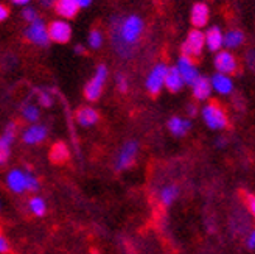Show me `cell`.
Segmentation results:
<instances>
[{
	"instance_id": "2e32d148",
	"label": "cell",
	"mask_w": 255,
	"mask_h": 254,
	"mask_svg": "<svg viewBox=\"0 0 255 254\" xmlns=\"http://www.w3.org/2000/svg\"><path fill=\"white\" fill-rule=\"evenodd\" d=\"M206 47L210 52L218 53L224 47V33L218 27H210L206 31Z\"/></svg>"
},
{
	"instance_id": "30bf717a",
	"label": "cell",
	"mask_w": 255,
	"mask_h": 254,
	"mask_svg": "<svg viewBox=\"0 0 255 254\" xmlns=\"http://www.w3.org/2000/svg\"><path fill=\"white\" fill-rule=\"evenodd\" d=\"M48 33L52 42L56 44H67L72 37V27L67 20H53L48 25Z\"/></svg>"
},
{
	"instance_id": "8d00e7d4",
	"label": "cell",
	"mask_w": 255,
	"mask_h": 254,
	"mask_svg": "<svg viewBox=\"0 0 255 254\" xmlns=\"http://www.w3.org/2000/svg\"><path fill=\"white\" fill-rule=\"evenodd\" d=\"M11 2L12 3H14L16 6H28L30 5V2H31V0H11Z\"/></svg>"
},
{
	"instance_id": "83f0119b",
	"label": "cell",
	"mask_w": 255,
	"mask_h": 254,
	"mask_svg": "<svg viewBox=\"0 0 255 254\" xmlns=\"http://www.w3.org/2000/svg\"><path fill=\"white\" fill-rule=\"evenodd\" d=\"M22 17H23V20L27 22V23H33V22H36L37 19V12H36V9L34 8H31V6H25L23 8V11H22Z\"/></svg>"
},
{
	"instance_id": "ffe728a7",
	"label": "cell",
	"mask_w": 255,
	"mask_h": 254,
	"mask_svg": "<svg viewBox=\"0 0 255 254\" xmlns=\"http://www.w3.org/2000/svg\"><path fill=\"white\" fill-rule=\"evenodd\" d=\"M56 12L62 19H72L76 16L80 6L76 3V0H58L56 2Z\"/></svg>"
},
{
	"instance_id": "f546056e",
	"label": "cell",
	"mask_w": 255,
	"mask_h": 254,
	"mask_svg": "<svg viewBox=\"0 0 255 254\" xmlns=\"http://www.w3.org/2000/svg\"><path fill=\"white\" fill-rule=\"evenodd\" d=\"M116 83H117V87H119V91H120V92H126V91H128V81H126V78H125V75L117 73Z\"/></svg>"
},
{
	"instance_id": "5b68a950",
	"label": "cell",
	"mask_w": 255,
	"mask_h": 254,
	"mask_svg": "<svg viewBox=\"0 0 255 254\" xmlns=\"http://www.w3.org/2000/svg\"><path fill=\"white\" fill-rule=\"evenodd\" d=\"M168 70H170V67L167 64H163V62H159V64H156L151 69V72L146 77V81H145V87L151 95H157L165 87Z\"/></svg>"
},
{
	"instance_id": "ba28073f",
	"label": "cell",
	"mask_w": 255,
	"mask_h": 254,
	"mask_svg": "<svg viewBox=\"0 0 255 254\" xmlns=\"http://www.w3.org/2000/svg\"><path fill=\"white\" fill-rule=\"evenodd\" d=\"M138 153V145L135 141H128L123 144V147L119 150L117 153V158H116V170H126L129 169L134 161H135V156Z\"/></svg>"
},
{
	"instance_id": "484cf974",
	"label": "cell",
	"mask_w": 255,
	"mask_h": 254,
	"mask_svg": "<svg viewBox=\"0 0 255 254\" xmlns=\"http://www.w3.org/2000/svg\"><path fill=\"white\" fill-rule=\"evenodd\" d=\"M22 117L33 125V123H36L37 120H39L41 111H39V108H37L36 105L27 103V105H23V108H22Z\"/></svg>"
},
{
	"instance_id": "1f68e13d",
	"label": "cell",
	"mask_w": 255,
	"mask_h": 254,
	"mask_svg": "<svg viewBox=\"0 0 255 254\" xmlns=\"http://www.w3.org/2000/svg\"><path fill=\"white\" fill-rule=\"evenodd\" d=\"M246 245H248L249 250H254L255 248V230H252L248 234V237H246Z\"/></svg>"
},
{
	"instance_id": "60d3db41",
	"label": "cell",
	"mask_w": 255,
	"mask_h": 254,
	"mask_svg": "<svg viewBox=\"0 0 255 254\" xmlns=\"http://www.w3.org/2000/svg\"><path fill=\"white\" fill-rule=\"evenodd\" d=\"M224 142H226L224 139H220V141H218V145H220V147H223V145H224Z\"/></svg>"
},
{
	"instance_id": "74e56055",
	"label": "cell",
	"mask_w": 255,
	"mask_h": 254,
	"mask_svg": "<svg viewBox=\"0 0 255 254\" xmlns=\"http://www.w3.org/2000/svg\"><path fill=\"white\" fill-rule=\"evenodd\" d=\"M76 3H78L80 8H87V6H91L92 0H76Z\"/></svg>"
},
{
	"instance_id": "8992f818",
	"label": "cell",
	"mask_w": 255,
	"mask_h": 254,
	"mask_svg": "<svg viewBox=\"0 0 255 254\" xmlns=\"http://www.w3.org/2000/svg\"><path fill=\"white\" fill-rule=\"evenodd\" d=\"M25 39L37 47H47L52 39H50L48 27L42 19H37L33 23H28L27 30H25Z\"/></svg>"
},
{
	"instance_id": "d4e9b609",
	"label": "cell",
	"mask_w": 255,
	"mask_h": 254,
	"mask_svg": "<svg viewBox=\"0 0 255 254\" xmlns=\"http://www.w3.org/2000/svg\"><path fill=\"white\" fill-rule=\"evenodd\" d=\"M28 209L33 215L36 217H42L47 212V205H45V200L41 197H31L28 200Z\"/></svg>"
},
{
	"instance_id": "f35d334b",
	"label": "cell",
	"mask_w": 255,
	"mask_h": 254,
	"mask_svg": "<svg viewBox=\"0 0 255 254\" xmlns=\"http://www.w3.org/2000/svg\"><path fill=\"white\" fill-rule=\"evenodd\" d=\"M195 111H196V108H195L193 105H190V106H188V114H191V116H195V114H196Z\"/></svg>"
},
{
	"instance_id": "ac0fdd59",
	"label": "cell",
	"mask_w": 255,
	"mask_h": 254,
	"mask_svg": "<svg viewBox=\"0 0 255 254\" xmlns=\"http://www.w3.org/2000/svg\"><path fill=\"white\" fill-rule=\"evenodd\" d=\"M76 123H78L80 126H83V128H91V126H94L97 122H98V112L91 108V106H83L80 108L78 111H76Z\"/></svg>"
},
{
	"instance_id": "e575fe53",
	"label": "cell",
	"mask_w": 255,
	"mask_h": 254,
	"mask_svg": "<svg viewBox=\"0 0 255 254\" xmlns=\"http://www.w3.org/2000/svg\"><path fill=\"white\" fill-rule=\"evenodd\" d=\"M248 62H249L251 69L255 70V50H254V52H249L248 53Z\"/></svg>"
},
{
	"instance_id": "52a82bcc",
	"label": "cell",
	"mask_w": 255,
	"mask_h": 254,
	"mask_svg": "<svg viewBox=\"0 0 255 254\" xmlns=\"http://www.w3.org/2000/svg\"><path fill=\"white\" fill-rule=\"evenodd\" d=\"M204 45H206V33L195 28L187 36L185 42L182 44V55L188 58H196L202 53Z\"/></svg>"
},
{
	"instance_id": "5bb4252c",
	"label": "cell",
	"mask_w": 255,
	"mask_h": 254,
	"mask_svg": "<svg viewBox=\"0 0 255 254\" xmlns=\"http://www.w3.org/2000/svg\"><path fill=\"white\" fill-rule=\"evenodd\" d=\"M210 81H212L213 91L220 95H229L234 91V81L231 78V75H224V73L216 72L210 78Z\"/></svg>"
},
{
	"instance_id": "277c9868",
	"label": "cell",
	"mask_w": 255,
	"mask_h": 254,
	"mask_svg": "<svg viewBox=\"0 0 255 254\" xmlns=\"http://www.w3.org/2000/svg\"><path fill=\"white\" fill-rule=\"evenodd\" d=\"M106 78H108V67L105 64H100L94 73V77L84 86V97L89 101H95L100 98L101 92H103Z\"/></svg>"
},
{
	"instance_id": "ab89813d",
	"label": "cell",
	"mask_w": 255,
	"mask_h": 254,
	"mask_svg": "<svg viewBox=\"0 0 255 254\" xmlns=\"http://www.w3.org/2000/svg\"><path fill=\"white\" fill-rule=\"evenodd\" d=\"M75 52H76V53H83V47H81V45H76V47H75Z\"/></svg>"
},
{
	"instance_id": "44dd1931",
	"label": "cell",
	"mask_w": 255,
	"mask_h": 254,
	"mask_svg": "<svg viewBox=\"0 0 255 254\" xmlns=\"http://www.w3.org/2000/svg\"><path fill=\"white\" fill-rule=\"evenodd\" d=\"M185 86V81L182 78V75L177 70V67H170L168 75H167V81H165V87L168 89L170 92H179L181 89Z\"/></svg>"
},
{
	"instance_id": "9c48e42d",
	"label": "cell",
	"mask_w": 255,
	"mask_h": 254,
	"mask_svg": "<svg viewBox=\"0 0 255 254\" xmlns=\"http://www.w3.org/2000/svg\"><path fill=\"white\" fill-rule=\"evenodd\" d=\"M213 64H215V69L216 72L220 73H224V75H232L237 72V67H238V62H237V58L229 52V50H221L215 55V59H213Z\"/></svg>"
},
{
	"instance_id": "7a4b0ae2",
	"label": "cell",
	"mask_w": 255,
	"mask_h": 254,
	"mask_svg": "<svg viewBox=\"0 0 255 254\" xmlns=\"http://www.w3.org/2000/svg\"><path fill=\"white\" fill-rule=\"evenodd\" d=\"M5 184L12 194L22 195L23 192H37L39 180L31 172H23L20 169H12L6 173Z\"/></svg>"
},
{
	"instance_id": "7c38bea8",
	"label": "cell",
	"mask_w": 255,
	"mask_h": 254,
	"mask_svg": "<svg viewBox=\"0 0 255 254\" xmlns=\"http://www.w3.org/2000/svg\"><path fill=\"white\" fill-rule=\"evenodd\" d=\"M47 126L45 125H39V123H33L28 128H25L22 133V142L27 145H37L44 142L47 139Z\"/></svg>"
},
{
	"instance_id": "8fae6325",
	"label": "cell",
	"mask_w": 255,
	"mask_h": 254,
	"mask_svg": "<svg viewBox=\"0 0 255 254\" xmlns=\"http://www.w3.org/2000/svg\"><path fill=\"white\" fill-rule=\"evenodd\" d=\"M177 70H179V73L182 75V78L185 81V84L191 86L193 84L201 75H199V70L196 67V64L193 62V58H188L185 55L179 56V59H177V64H176Z\"/></svg>"
},
{
	"instance_id": "4fadbf2b",
	"label": "cell",
	"mask_w": 255,
	"mask_h": 254,
	"mask_svg": "<svg viewBox=\"0 0 255 254\" xmlns=\"http://www.w3.org/2000/svg\"><path fill=\"white\" fill-rule=\"evenodd\" d=\"M16 139V123H8L0 137V164H5L11 153V145Z\"/></svg>"
},
{
	"instance_id": "836d02e7",
	"label": "cell",
	"mask_w": 255,
	"mask_h": 254,
	"mask_svg": "<svg viewBox=\"0 0 255 254\" xmlns=\"http://www.w3.org/2000/svg\"><path fill=\"white\" fill-rule=\"evenodd\" d=\"M8 16H9V11H8V8H6L5 5H0V20L5 22V20L8 19Z\"/></svg>"
},
{
	"instance_id": "4316f807",
	"label": "cell",
	"mask_w": 255,
	"mask_h": 254,
	"mask_svg": "<svg viewBox=\"0 0 255 254\" xmlns=\"http://www.w3.org/2000/svg\"><path fill=\"white\" fill-rule=\"evenodd\" d=\"M103 34L98 30H91L89 31V36H87V45L91 47L92 50H98L101 45H103Z\"/></svg>"
},
{
	"instance_id": "d590c367",
	"label": "cell",
	"mask_w": 255,
	"mask_h": 254,
	"mask_svg": "<svg viewBox=\"0 0 255 254\" xmlns=\"http://www.w3.org/2000/svg\"><path fill=\"white\" fill-rule=\"evenodd\" d=\"M41 5L45 6V8H52V6H56V2L58 0H39Z\"/></svg>"
},
{
	"instance_id": "d6a6232c",
	"label": "cell",
	"mask_w": 255,
	"mask_h": 254,
	"mask_svg": "<svg viewBox=\"0 0 255 254\" xmlns=\"http://www.w3.org/2000/svg\"><path fill=\"white\" fill-rule=\"evenodd\" d=\"M8 250H9V245H8L6 237L5 236H0V253L5 254V253H8Z\"/></svg>"
},
{
	"instance_id": "6da1fadb",
	"label": "cell",
	"mask_w": 255,
	"mask_h": 254,
	"mask_svg": "<svg viewBox=\"0 0 255 254\" xmlns=\"http://www.w3.org/2000/svg\"><path fill=\"white\" fill-rule=\"evenodd\" d=\"M143 30L145 23L137 14H129L114 20L111 27V42L116 53L122 58H129L135 45L142 39Z\"/></svg>"
},
{
	"instance_id": "cb8c5ba5",
	"label": "cell",
	"mask_w": 255,
	"mask_h": 254,
	"mask_svg": "<svg viewBox=\"0 0 255 254\" xmlns=\"http://www.w3.org/2000/svg\"><path fill=\"white\" fill-rule=\"evenodd\" d=\"M243 41H245V36L240 30H229L227 33H224V48L227 50L240 47L243 44Z\"/></svg>"
},
{
	"instance_id": "f1b7e54d",
	"label": "cell",
	"mask_w": 255,
	"mask_h": 254,
	"mask_svg": "<svg viewBox=\"0 0 255 254\" xmlns=\"http://www.w3.org/2000/svg\"><path fill=\"white\" fill-rule=\"evenodd\" d=\"M37 100H39V105L44 106V108H50V106H52V103H53L52 95H50L47 91H41L39 95H37Z\"/></svg>"
},
{
	"instance_id": "3957f363",
	"label": "cell",
	"mask_w": 255,
	"mask_h": 254,
	"mask_svg": "<svg viewBox=\"0 0 255 254\" xmlns=\"http://www.w3.org/2000/svg\"><path fill=\"white\" fill-rule=\"evenodd\" d=\"M201 117L210 130L221 131L227 126V116L218 103H207L201 109Z\"/></svg>"
},
{
	"instance_id": "4dcf8cb0",
	"label": "cell",
	"mask_w": 255,
	"mask_h": 254,
	"mask_svg": "<svg viewBox=\"0 0 255 254\" xmlns=\"http://www.w3.org/2000/svg\"><path fill=\"white\" fill-rule=\"evenodd\" d=\"M245 201H246V208H248L249 214L255 219V195H246Z\"/></svg>"
},
{
	"instance_id": "7402d4cb",
	"label": "cell",
	"mask_w": 255,
	"mask_h": 254,
	"mask_svg": "<svg viewBox=\"0 0 255 254\" xmlns=\"http://www.w3.org/2000/svg\"><path fill=\"white\" fill-rule=\"evenodd\" d=\"M70 156L69 147L64 142H56L52 148H50V161L55 164H62L66 162Z\"/></svg>"
},
{
	"instance_id": "d6986e66",
	"label": "cell",
	"mask_w": 255,
	"mask_h": 254,
	"mask_svg": "<svg viewBox=\"0 0 255 254\" xmlns=\"http://www.w3.org/2000/svg\"><path fill=\"white\" fill-rule=\"evenodd\" d=\"M167 126H168V130H170V133H171L173 136H176V137H182V136H185V134L190 131V128H191V122L187 120V119H184V117L174 116V117H171V119L168 120Z\"/></svg>"
},
{
	"instance_id": "e0dca14e",
	"label": "cell",
	"mask_w": 255,
	"mask_h": 254,
	"mask_svg": "<svg viewBox=\"0 0 255 254\" xmlns=\"http://www.w3.org/2000/svg\"><path fill=\"white\" fill-rule=\"evenodd\" d=\"M190 22L198 30L202 28V27H206L207 22H209V8H207V5H204V3H195L193 6H191Z\"/></svg>"
},
{
	"instance_id": "603a6c76",
	"label": "cell",
	"mask_w": 255,
	"mask_h": 254,
	"mask_svg": "<svg viewBox=\"0 0 255 254\" xmlns=\"http://www.w3.org/2000/svg\"><path fill=\"white\" fill-rule=\"evenodd\" d=\"M177 195H179V187H177L176 184H167L165 187H162L160 190V201L163 206H170L174 203V200L177 198Z\"/></svg>"
},
{
	"instance_id": "9a60e30c",
	"label": "cell",
	"mask_w": 255,
	"mask_h": 254,
	"mask_svg": "<svg viewBox=\"0 0 255 254\" xmlns=\"http://www.w3.org/2000/svg\"><path fill=\"white\" fill-rule=\"evenodd\" d=\"M191 92H193V97L198 101H206V100H209L210 95H212V92H213L210 78L199 77L193 84H191Z\"/></svg>"
}]
</instances>
